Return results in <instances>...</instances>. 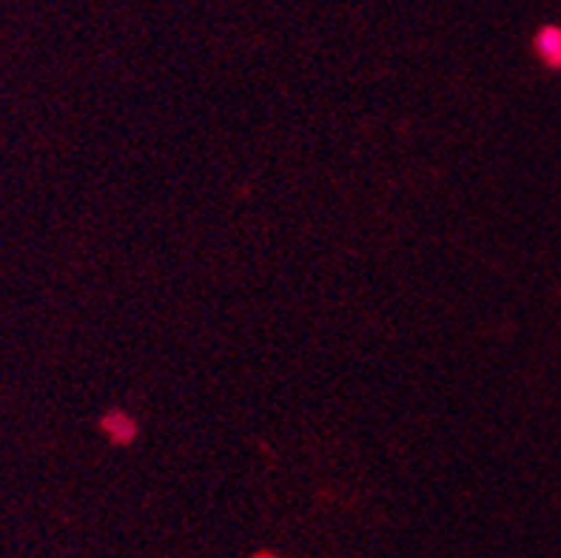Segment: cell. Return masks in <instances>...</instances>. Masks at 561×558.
<instances>
[{"instance_id": "obj_1", "label": "cell", "mask_w": 561, "mask_h": 558, "mask_svg": "<svg viewBox=\"0 0 561 558\" xmlns=\"http://www.w3.org/2000/svg\"><path fill=\"white\" fill-rule=\"evenodd\" d=\"M98 428H100V433L106 436L108 445H114V447L135 445V439L140 436V424H137V419L123 408L106 410V413L100 417Z\"/></svg>"}, {"instance_id": "obj_2", "label": "cell", "mask_w": 561, "mask_h": 558, "mask_svg": "<svg viewBox=\"0 0 561 558\" xmlns=\"http://www.w3.org/2000/svg\"><path fill=\"white\" fill-rule=\"evenodd\" d=\"M534 55L550 71H561V26L548 23L534 35Z\"/></svg>"}]
</instances>
